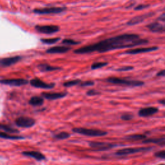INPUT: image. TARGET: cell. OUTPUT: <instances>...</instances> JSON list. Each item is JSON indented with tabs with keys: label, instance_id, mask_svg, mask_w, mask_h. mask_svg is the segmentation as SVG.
Here are the masks:
<instances>
[{
	"label": "cell",
	"instance_id": "6da1fadb",
	"mask_svg": "<svg viewBox=\"0 0 165 165\" xmlns=\"http://www.w3.org/2000/svg\"><path fill=\"white\" fill-rule=\"evenodd\" d=\"M148 41L145 39H140L138 34H125L102 40L93 45L80 47L74 50L77 54H85L98 52L100 53L106 52L111 50L132 48V47L147 45Z\"/></svg>",
	"mask_w": 165,
	"mask_h": 165
},
{
	"label": "cell",
	"instance_id": "7a4b0ae2",
	"mask_svg": "<svg viewBox=\"0 0 165 165\" xmlns=\"http://www.w3.org/2000/svg\"><path fill=\"white\" fill-rule=\"evenodd\" d=\"M106 81L108 83H110L115 84H119V85H124L128 87H141L144 84V82L141 81H138V80H128L125 79H122L120 78L116 77H110L108 78Z\"/></svg>",
	"mask_w": 165,
	"mask_h": 165
},
{
	"label": "cell",
	"instance_id": "3957f363",
	"mask_svg": "<svg viewBox=\"0 0 165 165\" xmlns=\"http://www.w3.org/2000/svg\"><path fill=\"white\" fill-rule=\"evenodd\" d=\"M74 133L89 137H102L108 134V132L104 130L98 129H90L85 128H74L72 130Z\"/></svg>",
	"mask_w": 165,
	"mask_h": 165
},
{
	"label": "cell",
	"instance_id": "277c9868",
	"mask_svg": "<svg viewBox=\"0 0 165 165\" xmlns=\"http://www.w3.org/2000/svg\"><path fill=\"white\" fill-rule=\"evenodd\" d=\"M152 149V147H135V148H126L117 150L115 153L116 155L118 156H123V155H128L131 154H138L139 152H147Z\"/></svg>",
	"mask_w": 165,
	"mask_h": 165
},
{
	"label": "cell",
	"instance_id": "5b68a950",
	"mask_svg": "<svg viewBox=\"0 0 165 165\" xmlns=\"http://www.w3.org/2000/svg\"><path fill=\"white\" fill-rule=\"evenodd\" d=\"M89 146L92 149H94V150L96 151H107L117 147V145L116 144L100 142V141H90V142H89Z\"/></svg>",
	"mask_w": 165,
	"mask_h": 165
},
{
	"label": "cell",
	"instance_id": "8992f818",
	"mask_svg": "<svg viewBox=\"0 0 165 165\" xmlns=\"http://www.w3.org/2000/svg\"><path fill=\"white\" fill-rule=\"evenodd\" d=\"M67 10L66 7H49L34 9V12L37 14H56Z\"/></svg>",
	"mask_w": 165,
	"mask_h": 165
},
{
	"label": "cell",
	"instance_id": "52a82bcc",
	"mask_svg": "<svg viewBox=\"0 0 165 165\" xmlns=\"http://www.w3.org/2000/svg\"><path fill=\"white\" fill-rule=\"evenodd\" d=\"M15 123L18 127H20V128L29 129L33 126H34L36 124V121L33 118H31V117L22 116L16 119L15 121Z\"/></svg>",
	"mask_w": 165,
	"mask_h": 165
},
{
	"label": "cell",
	"instance_id": "ba28073f",
	"mask_svg": "<svg viewBox=\"0 0 165 165\" xmlns=\"http://www.w3.org/2000/svg\"><path fill=\"white\" fill-rule=\"evenodd\" d=\"M36 30L41 34H53L59 31V27L57 25H36Z\"/></svg>",
	"mask_w": 165,
	"mask_h": 165
},
{
	"label": "cell",
	"instance_id": "9c48e42d",
	"mask_svg": "<svg viewBox=\"0 0 165 165\" xmlns=\"http://www.w3.org/2000/svg\"><path fill=\"white\" fill-rule=\"evenodd\" d=\"M0 83L9 86L20 87L25 85V84H28L29 81H28V80L25 79H5L0 80Z\"/></svg>",
	"mask_w": 165,
	"mask_h": 165
},
{
	"label": "cell",
	"instance_id": "30bf717a",
	"mask_svg": "<svg viewBox=\"0 0 165 165\" xmlns=\"http://www.w3.org/2000/svg\"><path fill=\"white\" fill-rule=\"evenodd\" d=\"M30 83L32 87L42 89H52L55 87L54 83H47L38 78L32 79Z\"/></svg>",
	"mask_w": 165,
	"mask_h": 165
},
{
	"label": "cell",
	"instance_id": "8fae6325",
	"mask_svg": "<svg viewBox=\"0 0 165 165\" xmlns=\"http://www.w3.org/2000/svg\"><path fill=\"white\" fill-rule=\"evenodd\" d=\"M154 15V12H148V13L144 14L135 16L133 18H132L129 21L127 22V25H138L139 24V23L144 21L145 20H147V18L152 17Z\"/></svg>",
	"mask_w": 165,
	"mask_h": 165
},
{
	"label": "cell",
	"instance_id": "7c38bea8",
	"mask_svg": "<svg viewBox=\"0 0 165 165\" xmlns=\"http://www.w3.org/2000/svg\"><path fill=\"white\" fill-rule=\"evenodd\" d=\"M159 49V47L157 46H150V47H144V48H138L134 49L128 50L125 52V54L134 55L142 53H147L150 52H153L155 50H157Z\"/></svg>",
	"mask_w": 165,
	"mask_h": 165
},
{
	"label": "cell",
	"instance_id": "4fadbf2b",
	"mask_svg": "<svg viewBox=\"0 0 165 165\" xmlns=\"http://www.w3.org/2000/svg\"><path fill=\"white\" fill-rule=\"evenodd\" d=\"M21 59V56H14V57H9L5 58L0 59V67H9L12 65H14L18 61Z\"/></svg>",
	"mask_w": 165,
	"mask_h": 165
},
{
	"label": "cell",
	"instance_id": "5bb4252c",
	"mask_svg": "<svg viewBox=\"0 0 165 165\" xmlns=\"http://www.w3.org/2000/svg\"><path fill=\"white\" fill-rule=\"evenodd\" d=\"M158 112H159V109L157 107H154V106L146 107V108H141L138 112V115L140 117H149L157 114Z\"/></svg>",
	"mask_w": 165,
	"mask_h": 165
},
{
	"label": "cell",
	"instance_id": "9a60e30c",
	"mask_svg": "<svg viewBox=\"0 0 165 165\" xmlns=\"http://www.w3.org/2000/svg\"><path fill=\"white\" fill-rule=\"evenodd\" d=\"M22 154L25 156L34 159L37 161H42L46 159L45 155L37 151H25L22 152Z\"/></svg>",
	"mask_w": 165,
	"mask_h": 165
},
{
	"label": "cell",
	"instance_id": "2e32d148",
	"mask_svg": "<svg viewBox=\"0 0 165 165\" xmlns=\"http://www.w3.org/2000/svg\"><path fill=\"white\" fill-rule=\"evenodd\" d=\"M67 94L66 92H43L41 96L45 99L49 100H56L66 97Z\"/></svg>",
	"mask_w": 165,
	"mask_h": 165
},
{
	"label": "cell",
	"instance_id": "e0dca14e",
	"mask_svg": "<svg viewBox=\"0 0 165 165\" xmlns=\"http://www.w3.org/2000/svg\"><path fill=\"white\" fill-rule=\"evenodd\" d=\"M72 49L69 46H56L51 47L49 49L46 50L47 54H64L70 51Z\"/></svg>",
	"mask_w": 165,
	"mask_h": 165
},
{
	"label": "cell",
	"instance_id": "ac0fdd59",
	"mask_svg": "<svg viewBox=\"0 0 165 165\" xmlns=\"http://www.w3.org/2000/svg\"><path fill=\"white\" fill-rule=\"evenodd\" d=\"M148 29L152 32L155 33H163L164 32L165 28L163 25L161 23H159L157 22L152 23L150 24L147 26Z\"/></svg>",
	"mask_w": 165,
	"mask_h": 165
},
{
	"label": "cell",
	"instance_id": "d6986e66",
	"mask_svg": "<svg viewBox=\"0 0 165 165\" xmlns=\"http://www.w3.org/2000/svg\"><path fill=\"white\" fill-rule=\"evenodd\" d=\"M143 143L148 144V143H154L156 144L161 147H164L165 144V138L164 137H162L160 138H150V139H145L143 140Z\"/></svg>",
	"mask_w": 165,
	"mask_h": 165
},
{
	"label": "cell",
	"instance_id": "ffe728a7",
	"mask_svg": "<svg viewBox=\"0 0 165 165\" xmlns=\"http://www.w3.org/2000/svg\"><path fill=\"white\" fill-rule=\"evenodd\" d=\"M37 68L41 72H51V71H55V70H61V68L53 67V66H50L48 64H40L37 66Z\"/></svg>",
	"mask_w": 165,
	"mask_h": 165
},
{
	"label": "cell",
	"instance_id": "44dd1931",
	"mask_svg": "<svg viewBox=\"0 0 165 165\" xmlns=\"http://www.w3.org/2000/svg\"><path fill=\"white\" fill-rule=\"evenodd\" d=\"M43 103H44L43 98L42 97H39V96L32 97L29 100V104L32 106H41L43 104Z\"/></svg>",
	"mask_w": 165,
	"mask_h": 165
},
{
	"label": "cell",
	"instance_id": "7402d4cb",
	"mask_svg": "<svg viewBox=\"0 0 165 165\" xmlns=\"http://www.w3.org/2000/svg\"><path fill=\"white\" fill-rule=\"evenodd\" d=\"M0 130H2L4 132H5V133L8 134H17L20 132L18 130L14 129L12 127L7 125H3V124H0Z\"/></svg>",
	"mask_w": 165,
	"mask_h": 165
},
{
	"label": "cell",
	"instance_id": "603a6c76",
	"mask_svg": "<svg viewBox=\"0 0 165 165\" xmlns=\"http://www.w3.org/2000/svg\"><path fill=\"white\" fill-rule=\"evenodd\" d=\"M0 138L11 139V140H20V139H24V138H23V137H21V136L11 135L8 134L5 132H0Z\"/></svg>",
	"mask_w": 165,
	"mask_h": 165
},
{
	"label": "cell",
	"instance_id": "cb8c5ba5",
	"mask_svg": "<svg viewBox=\"0 0 165 165\" xmlns=\"http://www.w3.org/2000/svg\"><path fill=\"white\" fill-rule=\"evenodd\" d=\"M147 138V135L144 134H132L125 137V139L127 140H134V141H139L144 140Z\"/></svg>",
	"mask_w": 165,
	"mask_h": 165
},
{
	"label": "cell",
	"instance_id": "d4e9b609",
	"mask_svg": "<svg viewBox=\"0 0 165 165\" xmlns=\"http://www.w3.org/2000/svg\"><path fill=\"white\" fill-rule=\"evenodd\" d=\"M70 137V134L66 132H61L60 133H58V134H56L54 136V138L57 140H65L67 139Z\"/></svg>",
	"mask_w": 165,
	"mask_h": 165
},
{
	"label": "cell",
	"instance_id": "484cf974",
	"mask_svg": "<svg viewBox=\"0 0 165 165\" xmlns=\"http://www.w3.org/2000/svg\"><path fill=\"white\" fill-rule=\"evenodd\" d=\"M60 37H54V38H43L41 39V41L44 44L52 45L60 40Z\"/></svg>",
	"mask_w": 165,
	"mask_h": 165
},
{
	"label": "cell",
	"instance_id": "4316f807",
	"mask_svg": "<svg viewBox=\"0 0 165 165\" xmlns=\"http://www.w3.org/2000/svg\"><path fill=\"white\" fill-rule=\"evenodd\" d=\"M80 83H81V80L80 79H74L71 80V81H68L64 83L63 85L65 87H71L75 85H78Z\"/></svg>",
	"mask_w": 165,
	"mask_h": 165
},
{
	"label": "cell",
	"instance_id": "83f0119b",
	"mask_svg": "<svg viewBox=\"0 0 165 165\" xmlns=\"http://www.w3.org/2000/svg\"><path fill=\"white\" fill-rule=\"evenodd\" d=\"M108 65V63L106 62H97L94 63L91 66V69L92 70H96L98 68H101L102 67H104L105 66Z\"/></svg>",
	"mask_w": 165,
	"mask_h": 165
},
{
	"label": "cell",
	"instance_id": "f1b7e54d",
	"mask_svg": "<svg viewBox=\"0 0 165 165\" xmlns=\"http://www.w3.org/2000/svg\"><path fill=\"white\" fill-rule=\"evenodd\" d=\"M63 44L67 45H76L80 43V42L78 41H75L73 40H70V39H65L62 41Z\"/></svg>",
	"mask_w": 165,
	"mask_h": 165
},
{
	"label": "cell",
	"instance_id": "f546056e",
	"mask_svg": "<svg viewBox=\"0 0 165 165\" xmlns=\"http://www.w3.org/2000/svg\"><path fill=\"white\" fill-rule=\"evenodd\" d=\"M134 116L131 114H124L121 116V119L123 121H130L133 119Z\"/></svg>",
	"mask_w": 165,
	"mask_h": 165
},
{
	"label": "cell",
	"instance_id": "4dcf8cb0",
	"mask_svg": "<svg viewBox=\"0 0 165 165\" xmlns=\"http://www.w3.org/2000/svg\"><path fill=\"white\" fill-rule=\"evenodd\" d=\"M154 155L156 157L164 159H165V151L164 150H161V151H159V152L155 153Z\"/></svg>",
	"mask_w": 165,
	"mask_h": 165
},
{
	"label": "cell",
	"instance_id": "1f68e13d",
	"mask_svg": "<svg viewBox=\"0 0 165 165\" xmlns=\"http://www.w3.org/2000/svg\"><path fill=\"white\" fill-rule=\"evenodd\" d=\"M149 7H150V5L141 4V5H138L137 7H135L134 8V9L135 11H141V10H143V9H144V8H147Z\"/></svg>",
	"mask_w": 165,
	"mask_h": 165
},
{
	"label": "cell",
	"instance_id": "d6a6232c",
	"mask_svg": "<svg viewBox=\"0 0 165 165\" xmlns=\"http://www.w3.org/2000/svg\"><path fill=\"white\" fill-rule=\"evenodd\" d=\"M99 94H100V92L96 90H90L87 92V95L88 96H95L99 95Z\"/></svg>",
	"mask_w": 165,
	"mask_h": 165
},
{
	"label": "cell",
	"instance_id": "836d02e7",
	"mask_svg": "<svg viewBox=\"0 0 165 165\" xmlns=\"http://www.w3.org/2000/svg\"><path fill=\"white\" fill-rule=\"evenodd\" d=\"M134 67H130V66H127V67H121V68H119L117 69V71H119V72H125V71H129V70H133Z\"/></svg>",
	"mask_w": 165,
	"mask_h": 165
},
{
	"label": "cell",
	"instance_id": "e575fe53",
	"mask_svg": "<svg viewBox=\"0 0 165 165\" xmlns=\"http://www.w3.org/2000/svg\"><path fill=\"white\" fill-rule=\"evenodd\" d=\"M94 84V82L92 81H84L81 84V87H90V86H93Z\"/></svg>",
	"mask_w": 165,
	"mask_h": 165
},
{
	"label": "cell",
	"instance_id": "d590c367",
	"mask_svg": "<svg viewBox=\"0 0 165 165\" xmlns=\"http://www.w3.org/2000/svg\"><path fill=\"white\" fill-rule=\"evenodd\" d=\"M157 76H162V77L164 76V70H162L160 72H159L157 73Z\"/></svg>",
	"mask_w": 165,
	"mask_h": 165
},
{
	"label": "cell",
	"instance_id": "8d00e7d4",
	"mask_svg": "<svg viewBox=\"0 0 165 165\" xmlns=\"http://www.w3.org/2000/svg\"><path fill=\"white\" fill-rule=\"evenodd\" d=\"M164 18H165V17H164V14H163L161 15V17H159V20H162L163 21H164Z\"/></svg>",
	"mask_w": 165,
	"mask_h": 165
},
{
	"label": "cell",
	"instance_id": "74e56055",
	"mask_svg": "<svg viewBox=\"0 0 165 165\" xmlns=\"http://www.w3.org/2000/svg\"><path fill=\"white\" fill-rule=\"evenodd\" d=\"M159 103H161V104L163 105H164V103H165L164 100H161V101H159Z\"/></svg>",
	"mask_w": 165,
	"mask_h": 165
},
{
	"label": "cell",
	"instance_id": "f35d334b",
	"mask_svg": "<svg viewBox=\"0 0 165 165\" xmlns=\"http://www.w3.org/2000/svg\"><path fill=\"white\" fill-rule=\"evenodd\" d=\"M158 165H164V164H158Z\"/></svg>",
	"mask_w": 165,
	"mask_h": 165
}]
</instances>
